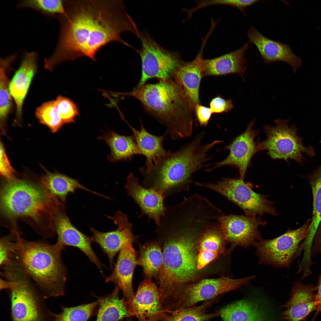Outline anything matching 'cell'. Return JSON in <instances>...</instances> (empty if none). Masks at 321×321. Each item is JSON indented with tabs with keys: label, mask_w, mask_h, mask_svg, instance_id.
<instances>
[{
	"label": "cell",
	"mask_w": 321,
	"mask_h": 321,
	"mask_svg": "<svg viewBox=\"0 0 321 321\" xmlns=\"http://www.w3.org/2000/svg\"><path fill=\"white\" fill-rule=\"evenodd\" d=\"M0 172L3 177L7 180L14 178L15 172L11 166L6 155L4 147L1 142L0 143Z\"/></svg>",
	"instance_id": "cell-41"
},
{
	"label": "cell",
	"mask_w": 321,
	"mask_h": 321,
	"mask_svg": "<svg viewBox=\"0 0 321 321\" xmlns=\"http://www.w3.org/2000/svg\"><path fill=\"white\" fill-rule=\"evenodd\" d=\"M316 288L300 282L295 284L291 297L283 307L286 310L283 318L287 321H302L312 311L316 310L315 302Z\"/></svg>",
	"instance_id": "cell-23"
},
{
	"label": "cell",
	"mask_w": 321,
	"mask_h": 321,
	"mask_svg": "<svg viewBox=\"0 0 321 321\" xmlns=\"http://www.w3.org/2000/svg\"><path fill=\"white\" fill-rule=\"evenodd\" d=\"M141 129L137 130L127 122L133 133L138 146L142 155L146 158L144 165L140 170L147 171L153 165L164 156L168 151L163 147V143L166 132L161 136L153 135L148 132L140 120Z\"/></svg>",
	"instance_id": "cell-26"
},
{
	"label": "cell",
	"mask_w": 321,
	"mask_h": 321,
	"mask_svg": "<svg viewBox=\"0 0 321 321\" xmlns=\"http://www.w3.org/2000/svg\"><path fill=\"white\" fill-rule=\"evenodd\" d=\"M209 224L202 215L181 210L167 214L156 226L163 257L159 288L164 306L176 303L186 284L196 277V245Z\"/></svg>",
	"instance_id": "cell-2"
},
{
	"label": "cell",
	"mask_w": 321,
	"mask_h": 321,
	"mask_svg": "<svg viewBox=\"0 0 321 321\" xmlns=\"http://www.w3.org/2000/svg\"><path fill=\"white\" fill-rule=\"evenodd\" d=\"M129 304L138 321H162L167 312L162 305L159 288L150 279L140 283Z\"/></svg>",
	"instance_id": "cell-17"
},
{
	"label": "cell",
	"mask_w": 321,
	"mask_h": 321,
	"mask_svg": "<svg viewBox=\"0 0 321 321\" xmlns=\"http://www.w3.org/2000/svg\"><path fill=\"white\" fill-rule=\"evenodd\" d=\"M137 265L142 268L143 273L147 279L158 276L163 263L161 246L158 241H150L141 246Z\"/></svg>",
	"instance_id": "cell-30"
},
{
	"label": "cell",
	"mask_w": 321,
	"mask_h": 321,
	"mask_svg": "<svg viewBox=\"0 0 321 321\" xmlns=\"http://www.w3.org/2000/svg\"><path fill=\"white\" fill-rule=\"evenodd\" d=\"M316 235V243L321 253V222L318 227Z\"/></svg>",
	"instance_id": "cell-46"
},
{
	"label": "cell",
	"mask_w": 321,
	"mask_h": 321,
	"mask_svg": "<svg viewBox=\"0 0 321 321\" xmlns=\"http://www.w3.org/2000/svg\"><path fill=\"white\" fill-rule=\"evenodd\" d=\"M254 278V276L239 279L222 277L204 279L186 285L182 292L180 308L193 306L201 301L218 297L220 295L247 284Z\"/></svg>",
	"instance_id": "cell-12"
},
{
	"label": "cell",
	"mask_w": 321,
	"mask_h": 321,
	"mask_svg": "<svg viewBox=\"0 0 321 321\" xmlns=\"http://www.w3.org/2000/svg\"><path fill=\"white\" fill-rule=\"evenodd\" d=\"M141 48L139 51L141 61V74L137 86L149 79L166 80L174 78L183 62L178 53L161 47L147 34H141Z\"/></svg>",
	"instance_id": "cell-10"
},
{
	"label": "cell",
	"mask_w": 321,
	"mask_h": 321,
	"mask_svg": "<svg viewBox=\"0 0 321 321\" xmlns=\"http://www.w3.org/2000/svg\"><path fill=\"white\" fill-rule=\"evenodd\" d=\"M217 222L226 241L245 248L255 246L261 239L258 228L266 223L259 217L233 214H224L218 218Z\"/></svg>",
	"instance_id": "cell-14"
},
{
	"label": "cell",
	"mask_w": 321,
	"mask_h": 321,
	"mask_svg": "<svg viewBox=\"0 0 321 321\" xmlns=\"http://www.w3.org/2000/svg\"><path fill=\"white\" fill-rule=\"evenodd\" d=\"M19 8H30L49 17H57L65 12L64 0H26L18 3Z\"/></svg>",
	"instance_id": "cell-36"
},
{
	"label": "cell",
	"mask_w": 321,
	"mask_h": 321,
	"mask_svg": "<svg viewBox=\"0 0 321 321\" xmlns=\"http://www.w3.org/2000/svg\"><path fill=\"white\" fill-rule=\"evenodd\" d=\"M209 105L213 114L227 112L234 108L232 100L225 99L221 95L213 98L210 102Z\"/></svg>",
	"instance_id": "cell-40"
},
{
	"label": "cell",
	"mask_w": 321,
	"mask_h": 321,
	"mask_svg": "<svg viewBox=\"0 0 321 321\" xmlns=\"http://www.w3.org/2000/svg\"><path fill=\"white\" fill-rule=\"evenodd\" d=\"M274 126H263L266 139L257 142L259 151L267 150V154L273 159H289L295 160L302 165L304 154L312 157L314 155L313 147L304 146L302 139L298 135V129L295 125L289 126V119H281L274 120Z\"/></svg>",
	"instance_id": "cell-8"
},
{
	"label": "cell",
	"mask_w": 321,
	"mask_h": 321,
	"mask_svg": "<svg viewBox=\"0 0 321 321\" xmlns=\"http://www.w3.org/2000/svg\"><path fill=\"white\" fill-rule=\"evenodd\" d=\"M65 13L59 16L60 29L52 54L45 59L51 69L67 60L81 57L96 61L103 47L118 42L130 46L121 37L138 30L122 0H64Z\"/></svg>",
	"instance_id": "cell-1"
},
{
	"label": "cell",
	"mask_w": 321,
	"mask_h": 321,
	"mask_svg": "<svg viewBox=\"0 0 321 321\" xmlns=\"http://www.w3.org/2000/svg\"><path fill=\"white\" fill-rule=\"evenodd\" d=\"M54 226L57 236L56 243L64 247L72 246L78 248L102 271V268L104 266L92 248V237L83 233L73 225L66 214L64 204L61 206L55 215Z\"/></svg>",
	"instance_id": "cell-16"
},
{
	"label": "cell",
	"mask_w": 321,
	"mask_h": 321,
	"mask_svg": "<svg viewBox=\"0 0 321 321\" xmlns=\"http://www.w3.org/2000/svg\"><path fill=\"white\" fill-rule=\"evenodd\" d=\"M196 185L206 188L220 194L240 207L246 216L256 217L264 213L276 215L273 202L266 196L254 192L240 178H224L214 183L196 182Z\"/></svg>",
	"instance_id": "cell-9"
},
{
	"label": "cell",
	"mask_w": 321,
	"mask_h": 321,
	"mask_svg": "<svg viewBox=\"0 0 321 321\" xmlns=\"http://www.w3.org/2000/svg\"><path fill=\"white\" fill-rule=\"evenodd\" d=\"M317 292L315 295V302L316 306V313L314 320L318 314L321 312V273L320 277L318 286L317 288Z\"/></svg>",
	"instance_id": "cell-45"
},
{
	"label": "cell",
	"mask_w": 321,
	"mask_h": 321,
	"mask_svg": "<svg viewBox=\"0 0 321 321\" xmlns=\"http://www.w3.org/2000/svg\"><path fill=\"white\" fill-rule=\"evenodd\" d=\"M40 183L48 193L64 204L68 194L73 193L77 189L105 197L85 187L77 180L59 173L47 172L41 177Z\"/></svg>",
	"instance_id": "cell-28"
},
{
	"label": "cell",
	"mask_w": 321,
	"mask_h": 321,
	"mask_svg": "<svg viewBox=\"0 0 321 321\" xmlns=\"http://www.w3.org/2000/svg\"><path fill=\"white\" fill-rule=\"evenodd\" d=\"M205 39L199 52L192 61L182 62L175 72L174 80L184 90L194 108L200 103L199 91L201 80L203 76L202 53L206 43Z\"/></svg>",
	"instance_id": "cell-22"
},
{
	"label": "cell",
	"mask_w": 321,
	"mask_h": 321,
	"mask_svg": "<svg viewBox=\"0 0 321 321\" xmlns=\"http://www.w3.org/2000/svg\"><path fill=\"white\" fill-rule=\"evenodd\" d=\"M122 95L134 97L146 111L166 127L174 140L190 137L193 131L194 107L174 78L137 86Z\"/></svg>",
	"instance_id": "cell-3"
},
{
	"label": "cell",
	"mask_w": 321,
	"mask_h": 321,
	"mask_svg": "<svg viewBox=\"0 0 321 321\" xmlns=\"http://www.w3.org/2000/svg\"><path fill=\"white\" fill-rule=\"evenodd\" d=\"M258 0H220V4L227 5L235 7L238 8L243 13L246 15L245 9L250 6L259 1Z\"/></svg>",
	"instance_id": "cell-44"
},
{
	"label": "cell",
	"mask_w": 321,
	"mask_h": 321,
	"mask_svg": "<svg viewBox=\"0 0 321 321\" xmlns=\"http://www.w3.org/2000/svg\"><path fill=\"white\" fill-rule=\"evenodd\" d=\"M107 217L111 219L117 226L116 229L101 232L93 227L90 229L93 234L92 237L93 242L97 243L107 255L111 268H112L116 254L124 246L130 241H133L135 236L132 232L133 225L129 221L127 214L118 211L114 216Z\"/></svg>",
	"instance_id": "cell-15"
},
{
	"label": "cell",
	"mask_w": 321,
	"mask_h": 321,
	"mask_svg": "<svg viewBox=\"0 0 321 321\" xmlns=\"http://www.w3.org/2000/svg\"><path fill=\"white\" fill-rule=\"evenodd\" d=\"M313 196V211L311 221L304 243L312 246L319 225L321 222V164L313 172L310 179Z\"/></svg>",
	"instance_id": "cell-32"
},
{
	"label": "cell",
	"mask_w": 321,
	"mask_h": 321,
	"mask_svg": "<svg viewBox=\"0 0 321 321\" xmlns=\"http://www.w3.org/2000/svg\"><path fill=\"white\" fill-rule=\"evenodd\" d=\"M131 241L124 246L119 251L117 262L106 282L114 283L122 292L124 299L128 303L134 295L132 281L135 267L137 265L136 253Z\"/></svg>",
	"instance_id": "cell-20"
},
{
	"label": "cell",
	"mask_w": 321,
	"mask_h": 321,
	"mask_svg": "<svg viewBox=\"0 0 321 321\" xmlns=\"http://www.w3.org/2000/svg\"><path fill=\"white\" fill-rule=\"evenodd\" d=\"M255 120L254 119L250 121L245 130L225 147L229 151L228 156L215 163L210 170L228 166L235 167L239 170V178L244 180L247 169L252 166L251 162L252 157L259 151L255 139L259 135V131L253 128Z\"/></svg>",
	"instance_id": "cell-13"
},
{
	"label": "cell",
	"mask_w": 321,
	"mask_h": 321,
	"mask_svg": "<svg viewBox=\"0 0 321 321\" xmlns=\"http://www.w3.org/2000/svg\"><path fill=\"white\" fill-rule=\"evenodd\" d=\"M247 35L249 42L256 46L266 63L284 62L292 67L294 73L300 67L302 63L301 58L294 53L288 44L266 37L252 26L248 30Z\"/></svg>",
	"instance_id": "cell-19"
},
{
	"label": "cell",
	"mask_w": 321,
	"mask_h": 321,
	"mask_svg": "<svg viewBox=\"0 0 321 321\" xmlns=\"http://www.w3.org/2000/svg\"><path fill=\"white\" fill-rule=\"evenodd\" d=\"M98 304L97 300L74 307L61 306V311L54 313V321H87L93 315Z\"/></svg>",
	"instance_id": "cell-34"
},
{
	"label": "cell",
	"mask_w": 321,
	"mask_h": 321,
	"mask_svg": "<svg viewBox=\"0 0 321 321\" xmlns=\"http://www.w3.org/2000/svg\"><path fill=\"white\" fill-rule=\"evenodd\" d=\"M62 204L40 184L25 180H7L1 188L0 209L2 215L10 220L28 223L45 238L55 233L54 218Z\"/></svg>",
	"instance_id": "cell-5"
},
{
	"label": "cell",
	"mask_w": 321,
	"mask_h": 321,
	"mask_svg": "<svg viewBox=\"0 0 321 321\" xmlns=\"http://www.w3.org/2000/svg\"><path fill=\"white\" fill-rule=\"evenodd\" d=\"M216 298L205 301L201 305L186 308H180L167 312L162 321H210L220 316L219 310L209 313L208 309L218 301Z\"/></svg>",
	"instance_id": "cell-31"
},
{
	"label": "cell",
	"mask_w": 321,
	"mask_h": 321,
	"mask_svg": "<svg viewBox=\"0 0 321 321\" xmlns=\"http://www.w3.org/2000/svg\"><path fill=\"white\" fill-rule=\"evenodd\" d=\"M37 59L35 52L26 53L10 83V93L16 104V116L19 120L21 118L24 99L37 69Z\"/></svg>",
	"instance_id": "cell-24"
},
{
	"label": "cell",
	"mask_w": 321,
	"mask_h": 321,
	"mask_svg": "<svg viewBox=\"0 0 321 321\" xmlns=\"http://www.w3.org/2000/svg\"><path fill=\"white\" fill-rule=\"evenodd\" d=\"M131 319V318H130H130H128V319H126L125 320H120L119 321H133Z\"/></svg>",
	"instance_id": "cell-47"
},
{
	"label": "cell",
	"mask_w": 321,
	"mask_h": 321,
	"mask_svg": "<svg viewBox=\"0 0 321 321\" xmlns=\"http://www.w3.org/2000/svg\"><path fill=\"white\" fill-rule=\"evenodd\" d=\"M4 289L10 301L11 321H54V314L40 291L21 266L6 270Z\"/></svg>",
	"instance_id": "cell-7"
},
{
	"label": "cell",
	"mask_w": 321,
	"mask_h": 321,
	"mask_svg": "<svg viewBox=\"0 0 321 321\" xmlns=\"http://www.w3.org/2000/svg\"><path fill=\"white\" fill-rule=\"evenodd\" d=\"M248 46L247 43L232 52L211 59H203V76L237 74L245 81L244 74L247 66L244 55Z\"/></svg>",
	"instance_id": "cell-25"
},
{
	"label": "cell",
	"mask_w": 321,
	"mask_h": 321,
	"mask_svg": "<svg viewBox=\"0 0 321 321\" xmlns=\"http://www.w3.org/2000/svg\"><path fill=\"white\" fill-rule=\"evenodd\" d=\"M220 253L209 250L198 251L196 256L197 267L198 270L203 269L215 260Z\"/></svg>",
	"instance_id": "cell-42"
},
{
	"label": "cell",
	"mask_w": 321,
	"mask_h": 321,
	"mask_svg": "<svg viewBox=\"0 0 321 321\" xmlns=\"http://www.w3.org/2000/svg\"><path fill=\"white\" fill-rule=\"evenodd\" d=\"M226 240L220 224L215 222L208 226L200 238L198 251L209 250L220 253Z\"/></svg>",
	"instance_id": "cell-35"
},
{
	"label": "cell",
	"mask_w": 321,
	"mask_h": 321,
	"mask_svg": "<svg viewBox=\"0 0 321 321\" xmlns=\"http://www.w3.org/2000/svg\"><path fill=\"white\" fill-rule=\"evenodd\" d=\"M124 188L128 195L133 198L140 208L139 217L146 215L149 221L153 219L156 226H159L166 210L164 203L165 198L154 189L140 185L138 178L132 172L127 177Z\"/></svg>",
	"instance_id": "cell-18"
},
{
	"label": "cell",
	"mask_w": 321,
	"mask_h": 321,
	"mask_svg": "<svg viewBox=\"0 0 321 321\" xmlns=\"http://www.w3.org/2000/svg\"><path fill=\"white\" fill-rule=\"evenodd\" d=\"M13 233V236L10 235L1 238L0 266L8 264L15 256L16 235Z\"/></svg>",
	"instance_id": "cell-39"
},
{
	"label": "cell",
	"mask_w": 321,
	"mask_h": 321,
	"mask_svg": "<svg viewBox=\"0 0 321 321\" xmlns=\"http://www.w3.org/2000/svg\"><path fill=\"white\" fill-rule=\"evenodd\" d=\"M310 224L308 221L300 228L288 230L273 239L261 238L255 246L259 263L277 268H288L300 243L306 237Z\"/></svg>",
	"instance_id": "cell-11"
},
{
	"label": "cell",
	"mask_w": 321,
	"mask_h": 321,
	"mask_svg": "<svg viewBox=\"0 0 321 321\" xmlns=\"http://www.w3.org/2000/svg\"><path fill=\"white\" fill-rule=\"evenodd\" d=\"M119 289L116 286L109 294L97 298L98 308L95 321H119L125 318L135 316L129 303L119 296Z\"/></svg>",
	"instance_id": "cell-27"
},
{
	"label": "cell",
	"mask_w": 321,
	"mask_h": 321,
	"mask_svg": "<svg viewBox=\"0 0 321 321\" xmlns=\"http://www.w3.org/2000/svg\"><path fill=\"white\" fill-rule=\"evenodd\" d=\"M55 101L64 124L74 122V119L79 114L76 105L69 99L61 95Z\"/></svg>",
	"instance_id": "cell-38"
},
{
	"label": "cell",
	"mask_w": 321,
	"mask_h": 321,
	"mask_svg": "<svg viewBox=\"0 0 321 321\" xmlns=\"http://www.w3.org/2000/svg\"><path fill=\"white\" fill-rule=\"evenodd\" d=\"M194 111L200 125L207 126L213 114L210 108L200 103L197 104L194 106Z\"/></svg>",
	"instance_id": "cell-43"
},
{
	"label": "cell",
	"mask_w": 321,
	"mask_h": 321,
	"mask_svg": "<svg viewBox=\"0 0 321 321\" xmlns=\"http://www.w3.org/2000/svg\"><path fill=\"white\" fill-rule=\"evenodd\" d=\"M16 57L17 54H14L0 59V118L2 123L10 112L12 106V96L9 89L10 82L7 72Z\"/></svg>",
	"instance_id": "cell-33"
},
{
	"label": "cell",
	"mask_w": 321,
	"mask_h": 321,
	"mask_svg": "<svg viewBox=\"0 0 321 321\" xmlns=\"http://www.w3.org/2000/svg\"><path fill=\"white\" fill-rule=\"evenodd\" d=\"M16 238L17 257L44 298L64 295L67 276L61 257L64 246L28 241L20 235Z\"/></svg>",
	"instance_id": "cell-6"
},
{
	"label": "cell",
	"mask_w": 321,
	"mask_h": 321,
	"mask_svg": "<svg viewBox=\"0 0 321 321\" xmlns=\"http://www.w3.org/2000/svg\"><path fill=\"white\" fill-rule=\"evenodd\" d=\"M259 300H239L219 310L223 321H276L274 313Z\"/></svg>",
	"instance_id": "cell-21"
},
{
	"label": "cell",
	"mask_w": 321,
	"mask_h": 321,
	"mask_svg": "<svg viewBox=\"0 0 321 321\" xmlns=\"http://www.w3.org/2000/svg\"><path fill=\"white\" fill-rule=\"evenodd\" d=\"M204 133L198 135L191 141L174 152L166 153L147 171H140L142 185L154 189L165 198L189 190L191 177L204 166L210 159L208 153L220 140L202 144Z\"/></svg>",
	"instance_id": "cell-4"
},
{
	"label": "cell",
	"mask_w": 321,
	"mask_h": 321,
	"mask_svg": "<svg viewBox=\"0 0 321 321\" xmlns=\"http://www.w3.org/2000/svg\"><path fill=\"white\" fill-rule=\"evenodd\" d=\"M99 138L104 140L109 146L111 153L108 158L112 162L131 160L134 156L142 155L133 134L122 135L109 131Z\"/></svg>",
	"instance_id": "cell-29"
},
{
	"label": "cell",
	"mask_w": 321,
	"mask_h": 321,
	"mask_svg": "<svg viewBox=\"0 0 321 321\" xmlns=\"http://www.w3.org/2000/svg\"><path fill=\"white\" fill-rule=\"evenodd\" d=\"M35 115L40 123L48 126L54 133L58 131L64 124L55 100L44 103L38 107Z\"/></svg>",
	"instance_id": "cell-37"
}]
</instances>
